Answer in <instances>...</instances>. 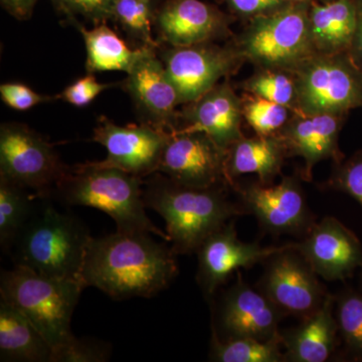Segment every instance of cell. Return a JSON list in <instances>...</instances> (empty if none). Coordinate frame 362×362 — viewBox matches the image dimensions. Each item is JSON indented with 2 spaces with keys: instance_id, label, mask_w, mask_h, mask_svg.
<instances>
[{
  "instance_id": "2e32d148",
  "label": "cell",
  "mask_w": 362,
  "mask_h": 362,
  "mask_svg": "<svg viewBox=\"0 0 362 362\" xmlns=\"http://www.w3.org/2000/svg\"><path fill=\"white\" fill-rule=\"evenodd\" d=\"M294 245L317 275L327 281L344 280L362 269V246L354 232L332 216L314 223Z\"/></svg>"
},
{
  "instance_id": "83f0119b",
  "label": "cell",
  "mask_w": 362,
  "mask_h": 362,
  "mask_svg": "<svg viewBox=\"0 0 362 362\" xmlns=\"http://www.w3.org/2000/svg\"><path fill=\"white\" fill-rule=\"evenodd\" d=\"M156 8L152 0H117L112 13V21L141 44V47H160V42L152 37V26L156 20Z\"/></svg>"
},
{
  "instance_id": "7c38bea8",
  "label": "cell",
  "mask_w": 362,
  "mask_h": 362,
  "mask_svg": "<svg viewBox=\"0 0 362 362\" xmlns=\"http://www.w3.org/2000/svg\"><path fill=\"white\" fill-rule=\"evenodd\" d=\"M232 188L244 214L255 216L266 232L306 235L315 223L297 178L284 177L277 185L259 182L242 187L235 183Z\"/></svg>"
},
{
  "instance_id": "ba28073f",
  "label": "cell",
  "mask_w": 362,
  "mask_h": 362,
  "mask_svg": "<svg viewBox=\"0 0 362 362\" xmlns=\"http://www.w3.org/2000/svg\"><path fill=\"white\" fill-rule=\"evenodd\" d=\"M70 166L62 161L54 145L23 123H2L0 127V177L51 197L57 183Z\"/></svg>"
},
{
  "instance_id": "f546056e",
  "label": "cell",
  "mask_w": 362,
  "mask_h": 362,
  "mask_svg": "<svg viewBox=\"0 0 362 362\" xmlns=\"http://www.w3.org/2000/svg\"><path fill=\"white\" fill-rule=\"evenodd\" d=\"M338 332L354 358L362 359V293L347 290L337 300Z\"/></svg>"
},
{
  "instance_id": "8fae6325",
  "label": "cell",
  "mask_w": 362,
  "mask_h": 362,
  "mask_svg": "<svg viewBox=\"0 0 362 362\" xmlns=\"http://www.w3.org/2000/svg\"><path fill=\"white\" fill-rule=\"evenodd\" d=\"M228 150L199 131H175L164 146L158 171L185 187L230 185L226 175Z\"/></svg>"
},
{
  "instance_id": "4dcf8cb0",
  "label": "cell",
  "mask_w": 362,
  "mask_h": 362,
  "mask_svg": "<svg viewBox=\"0 0 362 362\" xmlns=\"http://www.w3.org/2000/svg\"><path fill=\"white\" fill-rule=\"evenodd\" d=\"M243 100V115L257 135H275L290 120L294 112L284 105L257 96Z\"/></svg>"
},
{
  "instance_id": "3957f363",
  "label": "cell",
  "mask_w": 362,
  "mask_h": 362,
  "mask_svg": "<svg viewBox=\"0 0 362 362\" xmlns=\"http://www.w3.org/2000/svg\"><path fill=\"white\" fill-rule=\"evenodd\" d=\"M139 176L121 169L87 162L69 168L57 183L52 197L66 206L95 207L108 214L121 233H153L169 242L147 216Z\"/></svg>"
},
{
  "instance_id": "603a6c76",
  "label": "cell",
  "mask_w": 362,
  "mask_h": 362,
  "mask_svg": "<svg viewBox=\"0 0 362 362\" xmlns=\"http://www.w3.org/2000/svg\"><path fill=\"white\" fill-rule=\"evenodd\" d=\"M312 44L316 54L349 52L356 30V0H333L309 8Z\"/></svg>"
},
{
  "instance_id": "5bb4252c",
  "label": "cell",
  "mask_w": 362,
  "mask_h": 362,
  "mask_svg": "<svg viewBox=\"0 0 362 362\" xmlns=\"http://www.w3.org/2000/svg\"><path fill=\"white\" fill-rule=\"evenodd\" d=\"M157 51L156 47H143L141 56L123 82L124 90L130 95L142 123L173 133L177 129L176 107L180 100Z\"/></svg>"
},
{
  "instance_id": "5b68a950",
  "label": "cell",
  "mask_w": 362,
  "mask_h": 362,
  "mask_svg": "<svg viewBox=\"0 0 362 362\" xmlns=\"http://www.w3.org/2000/svg\"><path fill=\"white\" fill-rule=\"evenodd\" d=\"M84 288L80 281L47 277L20 265L0 275L1 300L25 315L52 350L75 337L71 316Z\"/></svg>"
},
{
  "instance_id": "60d3db41",
  "label": "cell",
  "mask_w": 362,
  "mask_h": 362,
  "mask_svg": "<svg viewBox=\"0 0 362 362\" xmlns=\"http://www.w3.org/2000/svg\"><path fill=\"white\" fill-rule=\"evenodd\" d=\"M361 283H362V274H361Z\"/></svg>"
},
{
  "instance_id": "d6a6232c",
  "label": "cell",
  "mask_w": 362,
  "mask_h": 362,
  "mask_svg": "<svg viewBox=\"0 0 362 362\" xmlns=\"http://www.w3.org/2000/svg\"><path fill=\"white\" fill-rule=\"evenodd\" d=\"M59 13L75 23L78 16L95 25L112 21V13L117 0H52Z\"/></svg>"
},
{
  "instance_id": "8d00e7d4",
  "label": "cell",
  "mask_w": 362,
  "mask_h": 362,
  "mask_svg": "<svg viewBox=\"0 0 362 362\" xmlns=\"http://www.w3.org/2000/svg\"><path fill=\"white\" fill-rule=\"evenodd\" d=\"M287 0H226L235 13L244 16H263L285 6Z\"/></svg>"
},
{
  "instance_id": "44dd1931",
  "label": "cell",
  "mask_w": 362,
  "mask_h": 362,
  "mask_svg": "<svg viewBox=\"0 0 362 362\" xmlns=\"http://www.w3.org/2000/svg\"><path fill=\"white\" fill-rule=\"evenodd\" d=\"M334 303V298L327 294L322 305L305 317L301 325L281 334L286 361L324 362L330 358L339 334Z\"/></svg>"
},
{
  "instance_id": "8992f818",
  "label": "cell",
  "mask_w": 362,
  "mask_h": 362,
  "mask_svg": "<svg viewBox=\"0 0 362 362\" xmlns=\"http://www.w3.org/2000/svg\"><path fill=\"white\" fill-rule=\"evenodd\" d=\"M235 47L243 59L261 69L294 70L316 54L308 7L303 4H286L252 18Z\"/></svg>"
},
{
  "instance_id": "d4e9b609",
  "label": "cell",
  "mask_w": 362,
  "mask_h": 362,
  "mask_svg": "<svg viewBox=\"0 0 362 362\" xmlns=\"http://www.w3.org/2000/svg\"><path fill=\"white\" fill-rule=\"evenodd\" d=\"M84 39L87 61L86 70L89 74L97 71H121L129 73L139 59L143 47L132 49L106 23L87 30L78 23H74Z\"/></svg>"
},
{
  "instance_id": "9c48e42d",
  "label": "cell",
  "mask_w": 362,
  "mask_h": 362,
  "mask_svg": "<svg viewBox=\"0 0 362 362\" xmlns=\"http://www.w3.org/2000/svg\"><path fill=\"white\" fill-rule=\"evenodd\" d=\"M266 262L258 289L283 316L305 318L322 305L327 293L316 272L294 245H286Z\"/></svg>"
},
{
  "instance_id": "4316f807",
  "label": "cell",
  "mask_w": 362,
  "mask_h": 362,
  "mask_svg": "<svg viewBox=\"0 0 362 362\" xmlns=\"http://www.w3.org/2000/svg\"><path fill=\"white\" fill-rule=\"evenodd\" d=\"M282 347V337L274 340L250 337L221 339L213 328L209 357L218 362L286 361Z\"/></svg>"
},
{
  "instance_id": "484cf974",
  "label": "cell",
  "mask_w": 362,
  "mask_h": 362,
  "mask_svg": "<svg viewBox=\"0 0 362 362\" xmlns=\"http://www.w3.org/2000/svg\"><path fill=\"white\" fill-rule=\"evenodd\" d=\"M30 190L0 177V246L11 252L16 238L32 216L35 204Z\"/></svg>"
},
{
  "instance_id": "cb8c5ba5",
  "label": "cell",
  "mask_w": 362,
  "mask_h": 362,
  "mask_svg": "<svg viewBox=\"0 0 362 362\" xmlns=\"http://www.w3.org/2000/svg\"><path fill=\"white\" fill-rule=\"evenodd\" d=\"M52 347L25 315L0 302V361L51 362Z\"/></svg>"
},
{
  "instance_id": "f35d334b",
  "label": "cell",
  "mask_w": 362,
  "mask_h": 362,
  "mask_svg": "<svg viewBox=\"0 0 362 362\" xmlns=\"http://www.w3.org/2000/svg\"><path fill=\"white\" fill-rule=\"evenodd\" d=\"M357 23L356 33L349 54L362 71V0H356Z\"/></svg>"
},
{
  "instance_id": "277c9868",
  "label": "cell",
  "mask_w": 362,
  "mask_h": 362,
  "mask_svg": "<svg viewBox=\"0 0 362 362\" xmlns=\"http://www.w3.org/2000/svg\"><path fill=\"white\" fill-rule=\"evenodd\" d=\"M90 239L89 230L77 216L61 213L47 202L35 204L11 249L14 265L47 277L82 282L81 272Z\"/></svg>"
},
{
  "instance_id": "d6986e66",
  "label": "cell",
  "mask_w": 362,
  "mask_h": 362,
  "mask_svg": "<svg viewBox=\"0 0 362 362\" xmlns=\"http://www.w3.org/2000/svg\"><path fill=\"white\" fill-rule=\"evenodd\" d=\"M178 112L175 131L206 133L221 148L242 138L243 100L228 82L218 84Z\"/></svg>"
},
{
  "instance_id": "1f68e13d",
  "label": "cell",
  "mask_w": 362,
  "mask_h": 362,
  "mask_svg": "<svg viewBox=\"0 0 362 362\" xmlns=\"http://www.w3.org/2000/svg\"><path fill=\"white\" fill-rule=\"evenodd\" d=\"M110 356L109 343L74 337L52 350L51 362H105L110 359Z\"/></svg>"
},
{
  "instance_id": "74e56055",
  "label": "cell",
  "mask_w": 362,
  "mask_h": 362,
  "mask_svg": "<svg viewBox=\"0 0 362 362\" xmlns=\"http://www.w3.org/2000/svg\"><path fill=\"white\" fill-rule=\"evenodd\" d=\"M39 0H0L4 11L18 21L30 20Z\"/></svg>"
},
{
  "instance_id": "f1b7e54d",
  "label": "cell",
  "mask_w": 362,
  "mask_h": 362,
  "mask_svg": "<svg viewBox=\"0 0 362 362\" xmlns=\"http://www.w3.org/2000/svg\"><path fill=\"white\" fill-rule=\"evenodd\" d=\"M243 88L252 96L284 105L294 112L296 82L291 71L280 69H261L247 78Z\"/></svg>"
},
{
  "instance_id": "6da1fadb",
  "label": "cell",
  "mask_w": 362,
  "mask_h": 362,
  "mask_svg": "<svg viewBox=\"0 0 362 362\" xmlns=\"http://www.w3.org/2000/svg\"><path fill=\"white\" fill-rule=\"evenodd\" d=\"M149 235L117 230L92 238L81 272L84 287L115 300L150 298L168 288L178 274L176 254Z\"/></svg>"
},
{
  "instance_id": "e0dca14e",
  "label": "cell",
  "mask_w": 362,
  "mask_h": 362,
  "mask_svg": "<svg viewBox=\"0 0 362 362\" xmlns=\"http://www.w3.org/2000/svg\"><path fill=\"white\" fill-rule=\"evenodd\" d=\"M239 279L223 295L218 310V323L228 338L250 337L280 339L279 322L283 315L259 290L252 289Z\"/></svg>"
},
{
  "instance_id": "52a82bcc",
  "label": "cell",
  "mask_w": 362,
  "mask_h": 362,
  "mask_svg": "<svg viewBox=\"0 0 362 362\" xmlns=\"http://www.w3.org/2000/svg\"><path fill=\"white\" fill-rule=\"evenodd\" d=\"M291 73L296 82L294 113L347 114L362 107V71L349 52L314 54Z\"/></svg>"
},
{
  "instance_id": "7402d4cb",
  "label": "cell",
  "mask_w": 362,
  "mask_h": 362,
  "mask_svg": "<svg viewBox=\"0 0 362 362\" xmlns=\"http://www.w3.org/2000/svg\"><path fill=\"white\" fill-rule=\"evenodd\" d=\"M288 156L284 142L277 134L252 138L243 136L228 148L226 178L232 187L239 176L256 173L259 183L271 185L280 175Z\"/></svg>"
},
{
  "instance_id": "ffe728a7",
  "label": "cell",
  "mask_w": 362,
  "mask_h": 362,
  "mask_svg": "<svg viewBox=\"0 0 362 362\" xmlns=\"http://www.w3.org/2000/svg\"><path fill=\"white\" fill-rule=\"evenodd\" d=\"M346 114L294 113L277 135L284 142L289 156L304 159L302 177L312 180V169L318 162L332 159L335 163L343 160L338 137Z\"/></svg>"
},
{
  "instance_id": "ab89813d",
  "label": "cell",
  "mask_w": 362,
  "mask_h": 362,
  "mask_svg": "<svg viewBox=\"0 0 362 362\" xmlns=\"http://www.w3.org/2000/svg\"><path fill=\"white\" fill-rule=\"evenodd\" d=\"M293 1L303 2V1H305V0H293Z\"/></svg>"
},
{
  "instance_id": "7a4b0ae2",
  "label": "cell",
  "mask_w": 362,
  "mask_h": 362,
  "mask_svg": "<svg viewBox=\"0 0 362 362\" xmlns=\"http://www.w3.org/2000/svg\"><path fill=\"white\" fill-rule=\"evenodd\" d=\"M230 185L195 188L180 185L160 173L143 183L145 206L157 211L166 223V233L176 255L197 252L216 230L244 214L230 201Z\"/></svg>"
},
{
  "instance_id": "ac0fdd59",
  "label": "cell",
  "mask_w": 362,
  "mask_h": 362,
  "mask_svg": "<svg viewBox=\"0 0 362 362\" xmlns=\"http://www.w3.org/2000/svg\"><path fill=\"white\" fill-rule=\"evenodd\" d=\"M159 40L171 47L214 42L228 35V18L202 0H168L156 9Z\"/></svg>"
},
{
  "instance_id": "836d02e7",
  "label": "cell",
  "mask_w": 362,
  "mask_h": 362,
  "mask_svg": "<svg viewBox=\"0 0 362 362\" xmlns=\"http://www.w3.org/2000/svg\"><path fill=\"white\" fill-rule=\"evenodd\" d=\"M328 188L344 192L354 197L362 207V151L356 152L346 160L337 163Z\"/></svg>"
},
{
  "instance_id": "d590c367",
  "label": "cell",
  "mask_w": 362,
  "mask_h": 362,
  "mask_svg": "<svg viewBox=\"0 0 362 362\" xmlns=\"http://www.w3.org/2000/svg\"><path fill=\"white\" fill-rule=\"evenodd\" d=\"M2 102L9 108L18 111H26L37 105L52 101L54 98L40 95L23 83L9 82L0 86Z\"/></svg>"
},
{
  "instance_id": "30bf717a",
  "label": "cell",
  "mask_w": 362,
  "mask_h": 362,
  "mask_svg": "<svg viewBox=\"0 0 362 362\" xmlns=\"http://www.w3.org/2000/svg\"><path fill=\"white\" fill-rule=\"evenodd\" d=\"M168 77L177 90L180 104H188L201 98L230 75L243 61L235 45L220 47L213 42L162 49Z\"/></svg>"
},
{
  "instance_id": "e575fe53",
  "label": "cell",
  "mask_w": 362,
  "mask_h": 362,
  "mask_svg": "<svg viewBox=\"0 0 362 362\" xmlns=\"http://www.w3.org/2000/svg\"><path fill=\"white\" fill-rule=\"evenodd\" d=\"M114 86L115 85L102 84L98 82L93 74L88 73L85 77L78 78L69 85L56 98L78 108H84L92 103L105 90L110 89Z\"/></svg>"
},
{
  "instance_id": "4fadbf2b",
  "label": "cell",
  "mask_w": 362,
  "mask_h": 362,
  "mask_svg": "<svg viewBox=\"0 0 362 362\" xmlns=\"http://www.w3.org/2000/svg\"><path fill=\"white\" fill-rule=\"evenodd\" d=\"M169 135L168 131L149 124L121 126L101 117L95 127L93 140L107 150L106 158L99 161L102 165L119 168L143 178L158 171Z\"/></svg>"
},
{
  "instance_id": "9a60e30c",
  "label": "cell",
  "mask_w": 362,
  "mask_h": 362,
  "mask_svg": "<svg viewBox=\"0 0 362 362\" xmlns=\"http://www.w3.org/2000/svg\"><path fill=\"white\" fill-rule=\"evenodd\" d=\"M285 246L262 247L258 243L242 242L238 238L235 223L228 221L209 235L197 251V281L202 291L206 297H213L233 272L265 262Z\"/></svg>"
}]
</instances>
